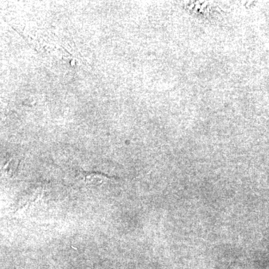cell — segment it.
Here are the masks:
<instances>
[{
    "instance_id": "obj_1",
    "label": "cell",
    "mask_w": 269,
    "mask_h": 269,
    "mask_svg": "<svg viewBox=\"0 0 269 269\" xmlns=\"http://www.w3.org/2000/svg\"><path fill=\"white\" fill-rule=\"evenodd\" d=\"M83 179L84 182L90 186H100L102 185L106 181L110 180L112 178L107 176L100 172H89L82 170Z\"/></svg>"
}]
</instances>
